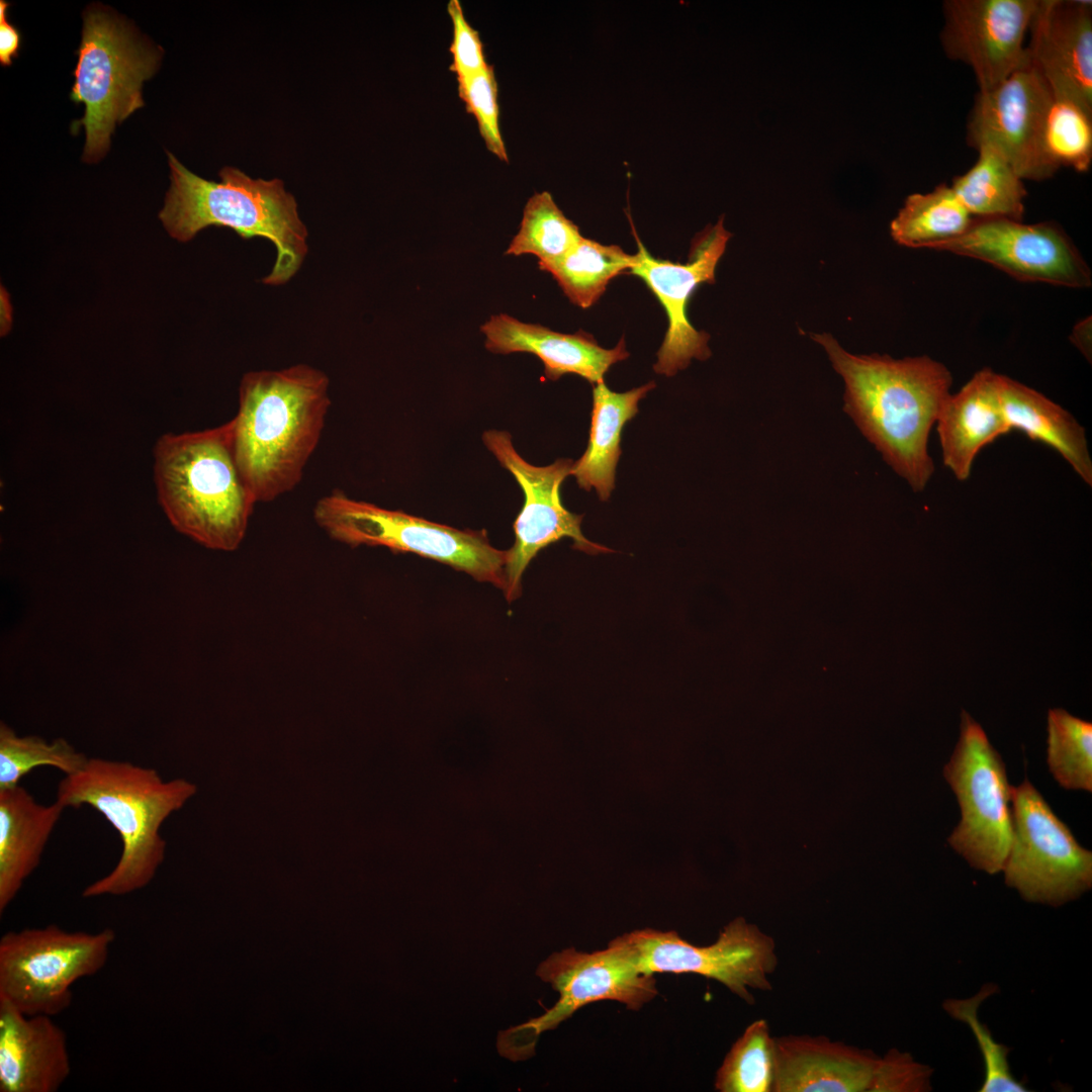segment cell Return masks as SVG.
Instances as JSON below:
<instances>
[{
  "label": "cell",
  "mask_w": 1092,
  "mask_h": 1092,
  "mask_svg": "<svg viewBox=\"0 0 1092 1092\" xmlns=\"http://www.w3.org/2000/svg\"><path fill=\"white\" fill-rule=\"evenodd\" d=\"M66 807L39 804L20 785L0 791V912L40 862Z\"/></svg>",
  "instance_id": "603a6c76"
},
{
  "label": "cell",
  "mask_w": 1092,
  "mask_h": 1092,
  "mask_svg": "<svg viewBox=\"0 0 1092 1092\" xmlns=\"http://www.w3.org/2000/svg\"><path fill=\"white\" fill-rule=\"evenodd\" d=\"M845 384L844 411L885 462L916 492L934 472L929 434L948 397L949 370L928 356L854 355L829 334L812 335Z\"/></svg>",
  "instance_id": "6da1fadb"
},
{
  "label": "cell",
  "mask_w": 1092,
  "mask_h": 1092,
  "mask_svg": "<svg viewBox=\"0 0 1092 1092\" xmlns=\"http://www.w3.org/2000/svg\"><path fill=\"white\" fill-rule=\"evenodd\" d=\"M313 519L338 542L415 553L505 589L508 551L493 548L484 530H458L350 498L338 489L315 503Z\"/></svg>",
  "instance_id": "52a82bcc"
},
{
  "label": "cell",
  "mask_w": 1092,
  "mask_h": 1092,
  "mask_svg": "<svg viewBox=\"0 0 1092 1092\" xmlns=\"http://www.w3.org/2000/svg\"><path fill=\"white\" fill-rule=\"evenodd\" d=\"M775 1037L765 1019L749 1024L733 1043L716 1074L720 1092H772Z\"/></svg>",
  "instance_id": "4dcf8cb0"
},
{
  "label": "cell",
  "mask_w": 1092,
  "mask_h": 1092,
  "mask_svg": "<svg viewBox=\"0 0 1092 1092\" xmlns=\"http://www.w3.org/2000/svg\"><path fill=\"white\" fill-rule=\"evenodd\" d=\"M482 439L499 464L513 474L525 496L514 523L515 543L507 550L504 593L509 602L520 597L522 575L531 560L562 538H571L572 547L587 554L613 552L586 539L580 529L583 517L562 505L560 487L570 475L573 460L558 459L547 466H535L518 454L508 432L488 430Z\"/></svg>",
  "instance_id": "4fadbf2b"
},
{
  "label": "cell",
  "mask_w": 1092,
  "mask_h": 1092,
  "mask_svg": "<svg viewBox=\"0 0 1092 1092\" xmlns=\"http://www.w3.org/2000/svg\"><path fill=\"white\" fill-rule=\"evenodd\" d=\"M447 11L453 24L449 70L456 74L457 79L484 70L489 64L485 60L483 43L478 31L466 20L460 1L450 0Z\"/></svg>",
  "instance_id": "8d00e7d4"
},
{
  "label": "cell",
  "mask_w": 1092,
  "mask_h": 1092,
  "mask_svg": "<svg viewBox=\"0 0 1092 1092\" xmlns=\"http://www.w3.org/2000/svg\"><path fill=\"white\" fill-rule=\"evenodd\" d=\"M1046 763L1067 790L1092 791V724L1064 709L1048 713Z\"/></svg>",
  "instance_id": "f546056e"
},
{
  "label": "cell",
  "mask_w": 1092,
  "mask_h": 1092,
  "mask_svg": "<svg viewBox=\"0 0 1092 1092\" xmlns=\"http://www.w3.org/2000/svg\"><path fill=\"white\" fill-rule=\"evenodd\" d=\"M933 1070L917 1062L909 1053L890 1049L880 1056L871 1092L930 1091Z\"/></svg>",
  "instance_id": "d590c367"
},
{
  "label": "cell",
  "mask_w": 1092,
  "mask_h": 1092,
  "mask_svg": "<svg viewBox=\"0 0 1092 1092\" xmlns=\"http://www.w3.org/2000/svg\"><path fill=\"white\" fill-rule=\"evenodd\" d=\"M116 933L23 928L0 938V1000L26 1015L56 1016L73 1001L72 986L106 965Z\"/></svg>",
  "instance_id": "ba28073f"
},
{
  "label": "cell",
  "mask_w": 1092,
  "mask_h": 1092,
  "mask_svg": "<svg viewBox=\"0 0 1092 1092\" xmlns=\"http://www.w3.org/2000/svg\"><path fill=\"white\" fill-rule=\"evenodd\" d=\"M71 1071L67 1036L53 1016L0 1000V1091L56 1092Z\"/></svg>",
  "instance_id": "d6986e66"
},
{
  "label": "cell",
  "mask_w": 1092,
  "mask_h": 1092,
  "mask_svg": "<svg viewBox=\"0 0 1092 1092\" xmlns=\"http://www.w3.org/2000/svg\"><path fill=\"white\" fill-rule=\"evenodd\" d=\"M480 331L485 348L494 354L525 352L536 355L544 364L547 379L557 380L573 373L592 385L604 381L610 367L629 357L625 340L615 348L605 349L583 332L562 334L537 324L523 323L509 314L491 315Z\"/></svg>",
  "instance_id": "44dd1931"
},
{
  "label": "cell",
  "mask_w": 1092,
  "mask_h": 1092,
  "mask_svg": "<svg viewBox=\"0 0 1092 1092\" xmlns=\"http://www.w3.org/2000/svg\"><path fill=\"white\" fill-rule=\"evenodd\" d=\"M458 95L466 111L472 114L487 150L508 162V154L499 128L497 83L493 66L473 75L457 79Z\"/></svg>",
  "instance_id": "e575fe53"
},
{
  "label": "cell",
  "mask_w": 1092,
  "mask_h": 1092,
  "mask_svg": "<svg viewBox=\"0 0 1092 1092\" xmlns=\"http://www.w3.org/2000/svg\"><path fill=\"white\" fill-rule=\"evenodd\" d=\"M978 160L950 186L969 212L976 217H1003L1021 221L1026 190L1023 180L995 150H977Z\"/></svg>",
  "instance_id": "484cf974"
},
{
  "label": "cell",
  "mask_w": 1092,
  "mask_h": 1092,
  "mask_svg": "<svg viewBox=\"0 0 1092 1092\" xmlns=\"http://www.w3.org/2000/svg\"><path fill=\"white\" fill-rule=\"evenodd\" d=\"M154 459L158 500L172 526L206 548L236 550L257 503L236 461L232 419L161 436Z\"/></svg>",
  "instance_id": "5b68a950"
},
{
  "label": "cell",
  "mask_w": 1092,
  "mask_h": 1092,
  "mask_svg": "<svg viewBox=\"0 0 1092 1092\" xmlns=\"http://www.w3.org/2000/svg\"><path fill=\"white\" fill-rule=\"evenodd\" d=\"M879 1061L826 1036L775 1037L772 1092H871Z\"/></svg>",
  "instance_id": "ffe728a7"
},
{
  "label": "cell",
  "mask_w": 1092,
  "mask_h": 1092,
  "mask_svg": "<svg viewBox=\"0 0 1092 1092\" xmlns=\"http://www.w3.org/2000/svg\"><path fill=\"white\" fill-rule=\"evenodd\" d=\"M1012 838L1004 882L1026 902L1059 907L1092 887V852L1082 847L1025 779L1012 786Z\"/></svg>",
  "instance_id": "30bf717a"
},
{
  "label": "cell",
  "mask_w": 1092,
  "mask_h": 1092,
  "mask_svg": "<svg viewBox=\"0 0 1092 1092\" xmlns=\"http://www.w3.org/2000/svg\"><path fill=\"white\" fill-rule=\"evenodd\" d=\"M75 82L70 98L85 106L72 131L86 133L83 160L94 163L110 147L116 123L144 106L142 87L158 69L161 53L102 7L84 13Z\"/></svg>",
  "instance_id": "8992f818"
},
{
  "label": "cell",
  "mask_w": 1092,
  "mask_h": 1092,
  "mask_svg": "<svg viewBox=\"0 0 1092 1092\" xmlns=\"http://www.w3.org/2000/svg\"><path fill=\"white\" fill-rule=\"evenodd\" d=\"M1000 375L984 368L954 394L936 420L942 462L959 480L969 478L979 452L1010 432L1000 398Z\"/></svg>",
  "instance_id": "7402d4cb"
},
{
  "label": "cell",
  "mask_w": 1092,
  "mask_h": 1092,
  "mask_svg": "<svg viewBox=\"0 0 1092 1092\" xmlns=\"http://www.w3.org/2000/svg\"><path fill=\"white\" fill-rule=\"evenodd\" d=\"M1072 342L1090 360L1091 357V322L1085 320L1079 323L1073 331Z\"/></svg>",
  "instance_id": "f35d334b"
},
{
  "label": "cell",
  "mask_w": 1092,
  "mask_h": 1092,
  "mask_svg": "<svg viewBox=\"0 0 1092 1092\" xmlns=\"http://www.w3.org/2000/svg\"><path fill=\"white\" fill-rule=\"evenodd\" d=\"M196 791V785L187 780H163L155 768L97 757L89 758L78 772L65 776L57 801L66 808L92 807L116 830L122 844L114 868L89 884L82 896H123L147 887L165 859L162 824Z\"/></svg>",
  "instance_id": "3957f363"
},
{
  "label": "cell",
  "mask_w": 1092,
  "mask_h": 1092,
  "mask_svg": "<svg viewBox=\"0 0 1092 1092\" xmlns=\"http://www.w3.org/2000/svg\"><path fill=\"white\" fill-rule=\"evenodd\" d=\"M328 375L306 364L244 374L233 442L256 503L273 502L300 482L331 406Z\"/></svg>",
  "instance_id": "7a4b0ae2"
},
{
  "label": "cell",
  "mask_w": 1092,
  "mask_h": 1092,
  "mask_svg": "<svg viewBox=\"0 0 1092 1092\" xmlns=\"http://www.w3.org/2000/svg\"><path fill=\"white\" fill-rule=\"evenodd\" d=\"M655 386L650 381L626 392H615L604 381L593 385L587 448L573 462L570 475L580 488L589 491L594 487L602 502L608 500L615 488L624 427L637 415L639 401Z\"/></svg>",
  "instance_id": "d4e9b609"
},
{
  "label": "cell",
  "mask_w": 1092,
  "mask_h": 1092,
  "mask_svg": "<svg viewBox=\"0 0 1092 1092\" xmlns=\"http://www.w3.org/2000/svg\"><path fill=\"white\" fill-rule=\"evenodd\" d=\"M928 249L979 259L1021 281L1072 288L1091 285L1086 262L1066 234L1052 223L976 217L963 235Z\"/></svg>",
  "instance_id": "9a60e30c"
},
{
  "label": "cell",
  "mask_w": 1092,
  "mask_h": 1092,
  "mask_svg": "<svg viewBox=\"0 0 1092 1092\" xmlns=\"http://www.w3.org/2000/svg\"><path fill=\"white\" fill-rule=\"evenodd\" d=\"M536 975L559 993V999L544 1014L499 1031L497 1052L513 1062L532 1057L543 1032L588 1003L613 1000L637 1010L657 994L653 975L638 971L611 944L594 952L575 948L553 952L539 965Z\"/></svg>",
  "instance_id": "7c38bea8"
},
{
  "label": "cell",
  "mask_w": 1092,
  "mask_h": 1092,
  "mask_svg": "<svg viewBox=\"0 0 1092 1092\" xmlns=\"http://www.w3.org/2000/svg\"><path fill=\"white\" fill-rule=\"evenodd\" d=\"M973 219L952 188L940 184L931 192L907 197L891 222V236L900 245L928 249L963 235Z\"/></svg>",
  "instance_id": "4316f807"
},
{
  "label": "cell",
  "mask_w": 1092,
  "mask_h": 1092,
  "mask_svg": "<svg viewBox=\"0 0 1092 1092\" xmlns=\"http://www.w3.org/2000/svg\"><path fill=\"white\" fill-rule=\"evenodd\" d=\"M609 944L644 974L701 975L720 982L748 1004L754 1003L750 990L772 989L768 976L779 963L774 938L743 918L731 921L707 946L693 945L674 931L650 928L620 935Z\"/></svg>",
  "instance_id": "8fae6325"
},
{
  "label": "cell",
  "mask_w": 1092,
  "mask_h": 1092,
  "mask_svg": "<svg viewBox=\"0 0 1092 1092\" xmlns=\"http://www.w3.org/2000/svg\"><path fill=\"white\" fill-rule=\"evenodd\" d=\"M1038 0H947L940 34L946 56L968 65L980 92L989 91L1023 62L1024 38Z\"/></svg>",
  "instance_id": "e0dca14e"
},
{
  "label": "cell",
  "mask_w": 1092,
  "mask_h": 1092,
  "mask_svg": "<svg viewBox=\"0 0 1092 1092\" xmlns=\"http://www.w3.org/2000/svg\"><path fill=\"white\" fill-rule=\"evenodd\" d=\"M722 215L714 225L709 224L693 241L689 261L673 263L652 257L638 236L635 263L628 274L640 277L664 308L668 327L653 366L656 373L667 377L686 369L692 359L706 360L711 356L709 335L696 330L687 315L688 302L701 283L715 281V269L725 252L731 234L724 228Z\"/></svg>",
  "instance_id": "2e32d148"
},
{
  "label": "cell",
  "mask_w": 1092,
  "mask_h": 1092,
  "mask_svg": "<svg viewBox=\"0 0 1092 1092\" xmlns=\"http://www.w3.org/2000/svg\"><path fill=\"white\" fill-rule=\"evenodd\" d=\"M1042 146L1057 170L1066 166L1087 171L1092 161V115L1073 101L1054 96L1044 119Z\"/></svg>",
  "instance_id": "d6a6232c"
},
{
  "label": "cell",
  "mask_w": 1092,
  "mask_h": 1092,
  "mask_svg": "<svg viewBox=\"0 0 1092 1092\" xmlns=\"http://www.w3.org/2000/svg\"><path fill=\"white\" fill-rule=\"evenodd\" d=\"M1026 53L1055 97L1092 115V4L1038 0Z\"/></svg>",
  "instance_id": "ac0fdd59"
},
{
  "label": "cell",
  "mask_w": 1092,
  "mask_h": 1092,
  "mask_svg": "<svg viewBox=\"0 0 1092 1092\" xmlns=\"http://www.w3.org/2000/svg\"><path fill=\"white\" fill-rule=\"evenodd\" d=\"M1000 398L1011 430L1055 449L1089 486L1092 461L1085 429L1058 403L1038 391L1000 375Z\"/></svg>",
  "instance_id": "cb8c5ba5"
},
{
  "label": "cell",
  "mask_w": 1092,
  "mask_h": 1092,
  "mask_svg": "<svg viewBox=\"0 0 1092 1092\" xmlns=\"http://www.w3.org/2000/svg\"><path fill=\"white\" fill-rule=\"evenodd\" d=\"M1053 97L1026 53L1002 83L978 94L968 121V144L995 150L1022 180L1050 178L1058 170L1045 156L1042 131Z\"/></svg>",
  "instance_id": "5bb4252c"
},
{
  "label": "cell",
  "mask_w": 1092,
  "mask_h": 1092,
  "mask_svg": "<svg viewBox=\"0 0 1092 1092\" xmlns=\"http://www.w3.org/2000/svg\"><path fill=\"white\" fill-rule=\"evenodd\" d=\"M942 772L961 810L947 838L949 846L972 868L1000 873L1012 838V786L1001 755L965 710L959 740Z\"/></svg>",
  "instance_id": "9c48e42d"
},
{
  "label": "cell",
  "mask_w": 1092,
  "mask_h": 1092,
  "mask_svg": "<svg viewBox=\"0 0 1092 1092\" xmlns=\"http://www.w3.org/2000/svg\"><path fill=\"white\" fill-rule=\"evenodd\" d=\"M634 263L635 255L619 246L581 237L565 256L543 271L554 277L573 304L587 308L599 300L614 277L628 273Z\"/></svg>",
  "instance_id": "83f0119b"
},
{
  "label": "cell",
  "mask_w": 1092,
  "mask_h": 1092,
  "mask_svg": "<svg viewBox=\"0 0 1092 1092\" xmlns=\"http://www.w3.org/2000/svg\"><path fill=\"white\" fill-rule=\"evenodd\" d=\"M997 992L995 984L987 983L972 997L944 1000L942 1008L951 1018L968 1025L976 1037L985 1071L980 1092H1027L1029 1090L1011 1073L1008 1062L1010 1049L997 1042L979 1018L982 1003Z\"/></svg>",
  "instance_id": "836d02e7"
},
{
  "label": "cell",
  "mask_w": 1092,
  "mask_h": 1092,
  "mask_svg": "<svg viewBox=\"0 0 1092 1092\" xmlns=\"http://www.w3.org/2000/svg\"><path fill=\"white\" fill-rule=\"evenodd\" d=\"M581 237L578 226L564 215L549 192H536L524 207L520 230L506 254L534 255L543 270L565 256Z\"/></svg>",
  "instance_id": "f1b7e54d"
},
{
  "label": "cell",
  "mask_w": 1092,
  "mask_h": 1092,
  "mask_svg": "<svg viewBox=\"0 0 1092 1092\" xmlns=\"http://www.w3.org/2000/svg\"><path fill=\"white\" fill-rule=\"evenodd\" d=\"M9 3L0 2V64L10 66L12 60L17 57L20 49L19 30L8 22L7 8Z\"/></svg>",
  "instance_id": "74e56055"
},
{
  "label": "cell",
  "mask_w": 1092,
  "mask_h": 1092,
  "mask_svg": "<svg viewBox=\"0 0 1092 1092\" xmlns=\"http://www.w3.org/2000/svg\"><path fill=\"white\" fill-rule=\"evenodd\" d=\"M88 759L64 738L48 742L38 736H18L0 724V791L18 786L37 766H53L68 776L81 770Z\"/></svg>",
  "instance_id": "1f68e13d"
},
{
  "label": "cell",
  "mask_w": 1092,
  "mask_h": 1092,
  "mask_svg": "<svg viewBox=\"0 0 1092 1092\" xmlns=\"http://www.w3.org/2000/svg\"><path fill=\"white\" fill-rule=\"evenodd\" d=\"M167 154L171 185L159 218L173 239L185 243L207 226H225L243 239L260 237L274 245L276 260L264 284L283 285L298 272L308 250L307 230L282 180L254 179L226 166L214 182Z\"/></svg>",
  "instance_id": "277c9868"
}]
</instances>
